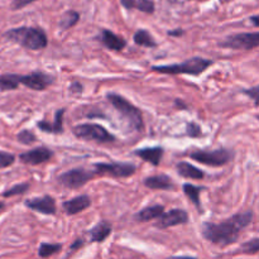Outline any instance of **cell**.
Returning <instances> with one entry per match:
<instances>
[{"instance_id": "19", "label": "cell", "mask_w": 259, "mask_h": 259, "mask_svg": "<svg viewBox=\"0 0 259 259\" xmlns=\"http://www.w3.org/2000/svg\"><path fill=\"white\" fill-rule=\"evenodd\" d=\"M144 186L151 190H171L174 189L172 180L166 175H156V176L147 177L144 180Z\"/></svg>"}, {"instance_id": "40", "label": "cell", "mask_w": 259, "mask_h": 259, "mask_svg": "<svg viewBox=\"0 0 259 259\" xmlns=\"http://www.w3.org/2000/svg\"><path fill=\"white\" fill-rule=\"evenodd\" d=\"M176 105H177V106H179V108H180V109H186V108H187V106H186V105H185V104H184V103H182V101H181V100H180V99H177V100H176Z\"/></svg>"}, {"instance_id": "38", "label": "cell", "mask_w": 259, "mask_h": 259, "mask_svg": "<svg viewBox=\"0 0 259 259\" xmlns=\"http://www.w3.org/2000/svg\"><path fill=\"white\" fill-rule=\"evenodd\" d=\"M83 245V240L82 239H77L76 242H73V244L71 245V250H76L78 248H81Z\"/></svg>"}, {"instance_id": "5", "label": "cell", "mask_w": 259, "mask_h": 259, "mask_svg": "<svg viewBox=\"0 0 259 259\" xmlns=\"http://www.w3.org/2000/svg\"><path fill=\"white\" fill-rule=\"evenodd\" d=\"M73 134L80 139L94 141L98 143H110L115 141V137L113 134L109 133L104 126L95 123L78 124L73 128Z\"/></svg>"}, {"instance_id": "12", "label": "cell", "mask_w": 259, "mask_h": 259, "mask_svg": "<svg viewBox=\"0 0 259 259\" xmlns=\"http://www.w3.org/2000/svg\"><path fill=\"white\" fill-rule=\"evenodd\" d=\"M53 157V152L47 147H37L30 151L24 152V153L19 154L20 162L25 164H30V166H37V164L45 163V162L50 161Z\"/></svg>"}, {"instance_id": "42", "label": "cell", "mask_w": 259, "mask_h": 259, "mask_svg": "<svg viewBox=\"0 0 259 259\" xmlns=\"http://www.w3.org/2000/svg\"><path fill=\"white\" fill-rule=\"evenodd\" d=\"M2 209H4V204H2V202H0V210Z\"/></svg>"}, {"instance_id": "34", "label": "cell", "mask_w": 259, "mask_h": 259, "mask_svg": "<svg viewBox=\"0 0 259 259\" xmlns=\"http://www.w3.org/2000/svg\"><path fill=\"white\" fill-rule=\"evenodd\" d=\"M34 2H38V0H13L10 8H12V10H19L28 7V5L32 4V3Z\"/></svg>"}, {"instance_id": "9", "label": "cell", "mask_w": 259, "mask_h": 259, "mask_svg": "<svg viewBox=\"0 0 259 259\" xmlns=\"http://www.w3.org/2000/svg\"><path fill=\"white\" fill-rule=\"evenodd\" d=\"M95 174L109 175L113 177H129L136 174V166L124 162H111V163H96Z\"/></svg>"}, {"instance_id": "1", "label": "cell", "mask_w": 259, "mask_h": 259, "mask_svg": "<svg viewBox=\"0 0 259 259\" xmlns=\"http://www.w3.org/2000/svg\"><path fill=\"white\" fill-rule=\"evenodd\" d=\"M253 211L238 212L222 223H204L201 227L202 237L212 244L227 247L239 238L240 232L252 223Z\"/></svg>"}, {"instance_id": "17", "label": "cell", "mask_w": 259, "mask_h": 259, "mask_svg": "<svg viewBox=\"0 0 259 259\" xmlns=\"http://www.w3.org/2000/svg\"><path fill=\"white\" fill-rule=\"evenodd\" d=\"M63 114H65V109H60L57 110L55 115V121L50 123L47 120L38 121L37 126L45 133H52V134H60L63 132Z\"/></svg>"}, {"instance_id": "20", "label": "cell", "mask_w": 259, "mask_h": 259, "mask_svg": "<svg viewBox=\"0 0 259 259\" xmlns=\"http://www.w3.org/2000/svg\"><path fill=\"white\" fill-rule=\"evenodd\" d=\"M164 214V206L163 205H152V206L144 207L141 211L136 214L137 222H151V220L158 219Z\"/></svg>"}, {"instance_id": "2", "label": "cell", "mask_w": 259, "mask_h": 259, "mask_svg": "<svg viewBox=\"0 0 259 259\" xmlns=\"http://www.w3.org/2000/svg\"><path fill=\"white\" fill-rule=\"evenodd\" d=\"M4 38L30 51L45 50L48 45L47 34L39 27L12 28L4 33Z\"/></svg>"}, {"instance_id": "27", "label": "cell", "mask_w": 259, "mask_h": 259, "mask_svg": "<svg viewBox=\"0 0 259 259\" xmlns=\"http://www.w3.org/2000/svg\"><path fill=\"white\" fill-rule=\"evenodd\" d=\"M29 190V184L24 182V184H18L15 186L10 187V189L5 190L3 192V197H13V196H18V195H23Z\"/></svg>"}, {"instance_id": "6", "label": "cell", "mask_w": 259, "mask_h": 259, "mask_svg": "<svg viewBox=\"0 0 259 259\" xmlns=\"http://www.w3.org/2000/svg\"><path fill=\"white\" fill-rule=\"evenodd\" d=\"M233 157H234V153L225 148H219L215 151H195L190 153L191 159L211 167L224 166L232 161Z\"/></svg>"}, {"instance_id": "29", "label": "cell", "mask_w": 259, "mask_h": 259, "mask_svg": "<svg viewBox=\"0 0 259 259\" xmlns=\"http://www.w3.org/2000/svg\"><path fill=\"white\" fill-rule=\"evenodd\" d=\"M240 250L242 253H245V254H255V253L259 252V238H254L252 240H248L244 244L240 247Z\"/></svg>"}, {"instance_id": "31", "label": "cell", "mask_w": 259, "mask_h": 259, "mask_svg": "<svg viewBox=\"0 0 259 259\" xmlns=\"http://www.w3.org/2000/svg\"><path fill=\"white\" fill-rule=\"evenodd\" d=\"M14 162H15L14 154L8 153V152L0 151V169L8 168V167L12 166Z\"/></svg>"}, {"instance_id": "3", "label": "cell", "mask_w": 259, "mask_h": 259, "mask_svg": "<svg viewBox=\"0 0 259 259\" xmlns=\"http://www.w3.org/2000/svg\"><path fill=\"white\" fill-rule=\"evenodd\" d=\"M211 60L204 57H192L182 63L164 66H152L151 70L154 72L166 73V75H192L197 76L212 65Z\"/></svg>"}, {"instance_id": "30", "label": "cell", "mask_w": 259, "mask_h": 259, "mask_svg": "<svg viewBox=\"0 0 259 259\" xmlns=\"http://www.w3.org/2000/svg\"><path fill=\"white\" fill-rule=\"evenodd\" d=\"M136 9L146 13V14H153L156 7H154V3L152 0H137Z\"/></svg>"}, {"instance_id": "26", "label": "cell", "mask_w": 259, "mask_h": 259, "mask_svg": "<svg viewBox=\"0 0 259 259\" xmlns=\"http://www.w3.org/2000/svg\"><path fill=\"white\" fill-rule=\"evenodd\" d=\"M62 249L61 244H52V243H42L38 248V255L40 258H48L51 255L56 254Z\"/></svg>"}, {"instance_id": "43", "label": "cell", "mask_w": 259, "mask_h": 259, "mask_svg": "<svg viewBox=\"0 0 259 259\" xmlns=\"http://www.w3.org/2000/svg\"><path fill=\"white\" fill-rule=\"evenodd\" d=\"M257 119H258V120H259V114H258V115H257Z\"/></svg>"}, {"instance_id": "24", "label": "cell", "mask_w": 259, "mask_h": 259, "mask_svg": "<svg viewBox=\"0 0 259 259\" xmlns=\"http://www.w3.org/2000/svg\"><path fill=\"white\" fill-rule=\"evenodd\" d=\"M134 42L136 45L142 46V47H148V48H153L156 47L157 43L154 40V38L152 37L151 33L146 29H139L134 33V37H133Z\"/></svg>"}, {"instance_id": "32", "label": "cell", "mask_w": 259, "mask_h": 259, "mask_svg": "<svg viewBox=\"0 0 259 259\" xmlns=\"http://www.w3.org/2000/svg\"><path fill=\"white\" fill-rule=\"evenodd\" d=\"M186 133H187V136L191 137V138H199V137L202 136L201 126H200L199 124L194 123V121H191V123H187Z\"/></svg>"}, {"instance_id": "10", "label": "cell", "mask_w": 259, "mask_h": 259, "mask_svg": "<svg viewBox=\"0 0 259 259\" xmlns=\"http://www.w3.org/2000/svg\"><path fill=\"white\" fill-rule=\"evenodd\" d=\"M55 82V78L48 73L42 71H34L28 75L20 76V85H24L25 88L34 91H43Z\"/></svg>"}, {"instance_id": "16", "label": "cell", "mask_w": 259, "mask_h": 259, "mask_svg": "<svg viewBox=\"0 0 259 259\" xmlns=\"http://www.w3.org/2000/svg\"><path fill=\"white\" fill-rule=\"evenodd\" d=\"M163 148L162 147H152V148H141L136 149L134 154L138 156L139 158L144 159V161L149 162L153 166H158L161 163V159L163 157Z\"/></svg>"}, {"instance_id": "41", "label": "cell", "mask_w": 259, "mask_h": 259, "mask_svg": "<svg viewBox=\"0 0 259 259\" xmlns=\"http://www.w3.org/2000/svg\"><path fill=\"white\" fill-rule=\"evenodd\" d=\"M167 259H197V258H194V257H185V255H181V257H169Z\"/></svg>"}, {"instance_id": "37", "label": "cell", "mask_w": 259, "mask_h": 259, "mask_svg": "<svg viewBox=\"0 0 259 259\" xmlns=\"http://www.w3.org/2000/svg\"><path fill=\"white\" fill-rule=\"evenodd\" d=\"M182 34H184V30H182L181 28H179V29H175V30H169L168 32V35H171V37H181Z\"/></svg>"}, {"instance_id": "23", "label": "cell", "mask_w": 259, "mask_h": 259, "mask_svg": "<svg viewBox=\"0 0 259 259\" xmlns=\"http://www.w3.org/2000/svg\"><path fill=\"white\" fill-rule=\"evenodd\" d=\"M78 20H80V13L76 12V10H67L61 17L60 22H58V27L62 30L70 29V28L75 27L77 24Z\"/></svg>"}, {"instance_id": "7", "label": "cell", "mask_w": 259, "mask_h": 259, "mask_svg": "<svg viewBox=\"0 0 259 259\" xmlns=\"http://www.w3.org/2000/svg\"><path fill=\"white\" fill-rule=\"evenodd\" d=\"M220 47L230 50H254L259 47V32L237 33L220 42Z\"/></svg>"}, {"instance_id": "36", "label": "cell", "mask_w": 259, "mask_h": 259, "mask_svg": "<svg viewBox=\"0 0 259 259\" xmlns=\"http://www.w3.org/2000/svg\"><path fill=\"white\" fill-rule=\"evenodd\" d=\"M81 89H82V86H81L80 82H73L72 85L70 86V90L72 91V93H81Z\"/></svg>"}, {"instance_id": "21", "label": "cell", "mask_w": 259, "mask_h": 259, "mask_svg": "<svg viewBox=\"0 0 259 259\" xmlns=\"http://www.w3.org/2000/svg\"><path fill=\"white\" fill-rule=\"evenodd\" d=\"M177 172L180 176L185 177V179L191 180H202L204 179V172L199 169L197 167L192 166L189 162H180L177 163Z\"/></svg>"}, {"instance_id": "4", "label": "cell", "mask_w": 259, "mask_h": 259, "mask_svg": "<svg viewBox=\"0 0 259 259\" xmlns=\"http://www.w3.org/2000/svg\"><path fill=\"white\" fill-rule=\"evenodd\" d=\"M106 99L118 110V113L128 121L132 128L138 132H141L144 128L143 114H142L141 109H138L131 101L115 93H109L106 95Z\"/></svg>"}, {"instance_id": "14", "label": "cell", "mask_w": 259, "mask_h": 259, "mask_svg": "<svg viewBox=\"0 0 259 259\" xmlns=\"http://www.w3.org/2000/svg\"><path fill=\"white\" fill-rule=\"evenodd\" d=\"M98 40L108 50L118 51V52L123 51L126 46V40L123 37L115 34L109 29H101V32L98 35Z\"/></svg>"}, {"instance_id": "11", "label": "cell", "mask_w": 259, "mask_h": 259, "mask_svg": "<svg viewBox=\"0 0 259 259\" xmlns=\"http://www.w3.org/2000/svg\"><path fill=\"white\" fill-rule=\"evenodd\" d=\"M189 222V214L182 209H172L171 211H167L157 219L156 228L158 229H167V228L176 227V225L186 224Z\"/></svg>"}, {"instance_id": "35", "label": "cell", "mask_w": 259, "mask_h": 259, "mask_svg": "<svg viewBox=\"0 0 259 259\" xmlns=\"http://www.w3.org/2000/svg\"><path fill=\"white\" fill-rule=\"evenodd\" d=\"M136 3L137 0H120V4L128 10L136 9Z\"/></svg>"}, {"instance_id": "25", "label": "cell", "mask_w": 259, "mask_h": 259, "mask_svg": "<svg viewBox=\"0 0 259 259\" xmlns=\"http://www.w3.org/2000/svg\"><path fill=\"white\" fill-rule=\"evenodd\" d=\"M202 191V187L195 186V185L191 184H185L184 185V192L187 197H189L190 201L200 210L199 212L201 211V202H200V194Z\"/></svg>"}, {"instance_id": "22", "label": "cell", "mask_w": 259, "mask_h": 259, "mask_svg": "<svg viewBox=\"0 0 259 259\" xmlns=\"http://www.w3.org/2000/svg\"><path fill=\"white\" fill-rule=\"evenodd\" d=\"M20 76L17 73H3L0 75V91L17 90L20 85Z\"/></svg>"}, {"instance_id": "13", "label": "cell", "mask_w": 259, "mask_h": 259, "mask_svg": "<svg viewBox=\"0 0 259 259\" xmlns=\"http://www.w3.org/2000/svg\"><path fill=\"white\" fill-rule=\"evenodd\" d=\"M24 205L30 210L40 212L45 215H55L57 206H56V201L52 196H46L42 197H33V199H28L24 201Z\"/></svg>"}, {"instance_id": "33", "label": "cell", "mask_w": 259, "mask_h": 259, "mask_svg": "<svg viewBox=\"0 0 259 259\" xmlns=\"http://www.w3.org/2000/svg\"><path fill=\"white\" fill-rule=\"evenodd\" d=\"M243 93H244L248 98L252 99V100L254 101L255 106L259 108V85L253 86V88L250 89H245V90H243Z\"/></svg>"}, {"instance_id": "15", "label": "cell", "mask_w": 259, "mask_h": 259, "mask_svg": "<svg viewBox=\"0 0 259 259\" xmlns=\"http://www.w3.org/2000/svg\"><path fill=\"white\" fill-rule=\"evenodd\" d=\"M91 205V199L88 195H80V196H76L73 199L67 200L62 204L63 210L66 211L67 215H76L78 212L83 211L88 207H90Z\"/></svg>"}, {"instance_id": "28", "label": "cell", "mask_w": 259, "mask_h": 259, "mask_svg": "<svg viewBox=\"0 0 259 259\" xmlns=\"http://www.w3.org/2000/svg\"><path fill=\"white\" fill-rule=\"evenodd\" d=\"M18 142H20L22 144H25V146H29V144H33L35 141H37V137L29 129H23L22 132H19L17 136Z\"/></svg>"}, {"instance_id": "39", "label": "cell", "mask_w": 259, "mask_h": 259, "mask_svg": "<svg viewBox=\"0 0 259 259\" xmlns=\"http://www.w3.org/2000/svg\"><path fill=\"white\" fill-rule=\"evenodd\" d=\"M249 19H250V22H252V24L254 25V27H259V14L253 15V17H250Z\"/></svg>"}, {"instance_id": "8", "label": "cell", "mask_w": 259, "mask_h": 259, "mask_svg": "<svg viewBox=\"0 0 259 259\" xmlns=\"http://www.w3.org/2000/svg\"><path fill=\"white\" fill-rule=\"evenodd\" d=\"M94 172L86 171L85 168H72L63 172L58 176V182L67 189L76 190L85 186L94 177Z\"/></svg>"}, {"instance_id": "18", "label": "cell", "mask_w": 259, "mask_h": 259, "mask_svg": "<svg viewBox=\"0 0 259 259\" xmlns=\"http://www.w3.org/2000/svg\"><path fill=\"white\" fill-rule=\"evenodd\" d=\"M111 230H113V227L109 222L106 220H103V222L98 223L93 229L89 232V235H90V240L94 243H101L111 234Z\"/></svg>"}]
</instances>
